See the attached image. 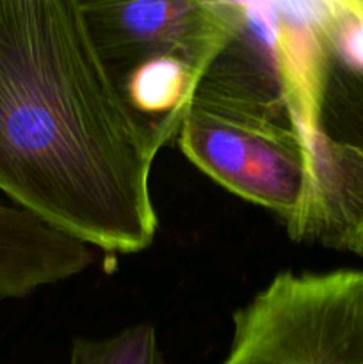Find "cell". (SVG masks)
Returning a JSON list of instances; mask_svg holds the SVG:
<instances>
[{"label": "cell", "mask_w": 363, "mask_h": 364, "mask_svg": "<svg viewBox=\"0 0 363 364\" xmlns=\"http://www.w3.org/2000/svg\"><path fill=\"white\" fill-rule=\"evenodd\" d=\"M80 7L116 84L157 59H180L205 77L244 20L242 2L223 0L80 2Z\"/></svg>", "instance_id": "obj_4"}, {"label": "cell", "mask_w": 363, "mask_h": 364, "mask_svg": "<svg viewBox=\"0 0 363 364\" xmlns=\"http://www.w3.org/2000/svg\"><path fill=\"white\" fill-rule=\"evenodd\" d=\"M68 364H166L152 323H135L107 338H75Z\"/></svg>", "instance_id": "obj_8"}, {"label": "cell", "mask_w": 363, "mask_h": 364, "mask_svg": "<svg viewBox=\"0 0 363 364\" xmlns=\"http://www.w3.org/2000/svg\"><path fill=\"white\" fill-rule=\"evenodd\" d=\"M330 43L335 60L363 78V0H337Z\"/></svg>", "instance_id": "obj_9"}, {"label": "cell", "mask_w": 363, "mask_h": 364, "mask_svg": "<svg viewBox=\"0 0 363 364\" xmlns=\"http://www.w3.org/2000/svg\"><path fill=\"white\" fill-rule=\"evenodd\" d=\"M91 263L84 242L20 206L0 203V301L27 297L84 272Z\"/></svg>", "instance_id": "obj_7"}, {"label": "cell", "mask_w": 363, "mask_h": 364, "mask_svg": "<svg viewBox=\"0 0 363 364\" xmlns=\"http://www.w3.org/2000/svg\"><path fill=\"white\" fill-rule=\"evenodd\" d=\"M306 146L308 178L298 212L285 223L288 237L363 256V130L337 137L324 128Z\"/></svg>", "instance_id": "obj_6"}, {"label": "cell", "mask_w": 363, "mask_h": 364, "mask_svg": "<svg viewBox=\"0 0 363 364\" xmlns=\"http://www.w3.org/2000/svg\"><path fill=\"white\" fill-rule=\"evenodd\" d=\"M219 364H363V270L278 274L233 313Z\"/></svg>", "instance_id": "obj_3"}, {"label": "cell", "mask_w": 363, "mask_h": 364, "mask_svg": "<svg viewBox=\"0 0 363 364\" xmlns=\"http://www.w3.org/2000/svg\"><path fill=\"white\" fill-rule=\"evenodd\" d=\"M265 28L274 77L295 130L308 144L326 128L337 0L251 2Z\"/></svg>", "instance_id": "obj_5"}, {"label": "cell", "mask_w": 363, "mask_h": 364, "mask_svg": "<svg viewBox=\"0 0 363 364\" xmlns=\"http://www.w3.org/2000/svg\"><path fill=\"white\" fill-rule=\"evenodd\" d=\"M199 82L178 130L184 155L216 183L287 223L302 201L308 148L270 68L237 43Z\"/></svg>", "instance_id": "obj_2"}, {"label": "cell", "mask_w": 363, "mask_h": 364, "mask_svg": "<svg viewBox=\"0 0 363 364\" xmlns=\"http://www.w3.org/2000/svg\"><path fill=\"white\" fill-rule=\"evenodd\" d=\"M178 128L132 109L77 0H0V191L107 252L155 238L153 160Z\"/></svg>", "instance_id": "obj_1"}]
</instances>
